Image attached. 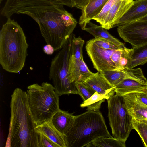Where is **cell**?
<instances>
[{"instance_id": "1", "label": "cell", "mask_w": 147, "mask_h": 147, "mask_svg": "<svg viewBox=\"0 0 147 147\" xmlns=\"http://www.w3.org/2000/svg\"><path fill=\"white\" fill-rule=\"evenodd\" d=\"M63 6L52 3L22 10L18 14L28 15L35 21L47 44L57 51L65 45L78 22Z\"/></svg>"}, {"instance_id": "2", "label": "cell", "mask_w": 147, "mask_h": 147, "mask_svg": "<svg viewBox=\"0 0 147 147\" xmlns=\"http://www.w3.org/2000/svg\"><path fill=\"white\" fill-rule=\"evenodd\" d=\"M11 117L6 147H37V132L30 113L27 92L16 88L11 95Z\"/></svg>"}, {"instance_id": "3", "label": "cell", "mask_w": 147, "mask_h": 147, "mask_svg": "<svg viewBox=\"0 0 147 147\" xmlns=\"http://www.w3.org/2000/svg\"><path fill=\"white\" fill-rule=\"evenodd\" d=\"M28 45L16 21L7 18L0 31V64L3 69L17 74L24 68Z\"/></svg>"}, {"instance_id": "4", "label": "cell", "mask_w": 147, "mask_h": 147, "mask_svg": "<svg viewBox=\"0 0 147 147\" xmlns=\"http://www.w3.org/2000/svg\"><path fill=\"white\" fill-rule=\"evenodd\" d=\"M64 136L67 147H83L100 137H112L99 111H87L75 116L72 126Z\"/></svg>"}, {"instance_id": "5", "label": "cell", "mask_w": 147, "mask_h": 147, "mask_svg": "<svg viewBox=\"0 0 147 147\" xmlns=\"http://www.w3.org/2000/svg\"><path fill=\"white\" fill-rule=\"evenodd\" d=\"M29 110L36 126L50 121L60 109L59 96L53 85L44 82L34 84L27 87Z\"/></svg>"}, {"instance_id": "6", "label": "cell", "mask_w": 147, "mask_h": 147, "mask_svg": "<svg viewBox=\"0 0 147 147\" xmlns=\"http://www.w3.org/2000/svg\"><path fill=\"white\" fill-rule=\"evenodd\" d=\"M71 34L65 45L52 59L49 68V78L59 96L70 94H78L75 83L68 78L70 59L72 55Z\"/></svg>"}, {"instance_id": "7", "label": "cell", "mask_w": 147, "mask_h": 147, "mask_svg": "<svg viewBox=\"0 0 147 147\" xmlns=\"http://www.w3.org/2000/svg\"><path fill=\"white\" fill-rule=\"evenodd\" d=\"M107 100L108 116L113 136L125 142L134 129L133 117L126 108L123 96L116 94Z\"/></svg>"}, {"instance_id": "8", "label": "cell", "mask_w": 147, "mask_h": 147, "mask_svg": "<svg viewBox=\"0 0 147 147\" xmlns=\"http://www.w3.org/2000/svg\"><path fill=\"white\" fill-rule=\"evenodd\" d=\"M119 36L133 47L147 44V20L135 21L118 26Z\"/></svg>"}, {"instance_id": "9", "label": "cell", "mask_w": 147, "mask_h": 147, "mask_svg": "<svg viewBox=\"0 0 147 147\" xmlns=\"http://www.w3.org/2000/svg\"><path fill=\"white\" fill-rule=\"evenodd\" d=\"M52 3L74 7L71 0H7L1 14L7 18L20 11Z\"/></svg>"}, {"instance_id": "10", "label": "cell", "mask_w": 147, "mask_h": 147, "mask_svg": "<svg viewBox=\"0 0 147 147\" xmlns=\"http://www.w3.org/2000/svg\"><path fill=\"white\" fill-rule=\"evenodd\" d=\"M127 77L115 87L116 94L123 96L134 92H145L147 79L140 68H128Z\"/></svg>"}, {"instance_id": "11", "label": "cell", "mask_w": 147, "mask_h": 147, "mask_svg": "<svg viewBox=\"0 0 147 147\" xmlns=\"http://www.w3.org/2000/svg\"><path fill=\"white\" fill-rule=\"evenodd\" d=\"M87 54L94 67L100 73L105 71L117 69L111 59V56L116 50L104 49L98 46L93 39L87 41L86 45Z\"/></svg>"}, {"instance_id": "12", "label": "cell", "mask_w": 147, "mask_h": 147, "mask_svg": "<svg viewBox=\"0 0 147 147\" xmlns=\"http://www.w3.org/2000/svg\"><path fill=\"white\" fill-rule=\"evenodd\" d=\"M134 0H116L111 7L102 26L109 30L116 26L119 20L134 4Z\"/></svg>"}, {"instance_id": "13", "label": "cell", "mask_w": 147, "mask_h": 147, "mask_svg": "<svg viewBox=\"0 0 147 147\" xmlns=\"http://www.w3.org/2000/svg\"><path fill=\"white\" fill-rule=\"evenodd\" d=\"M93 73L89 69L83 58L78 60L71 56L68 73V78L71 83L75 81L84 82Z\"/></svg>"}, {"instance_id": "14", "label": "cell", "mask_w": 147, "mask_h": 147, "mask_svg": "<svg viewBox=\"0 0 147 147\" xmlns=\"http://www.w3.org/2000/svg\"><path fill=\"white\" fill-rule=\"evenodd\" d=\"M83 83L109 98L114 95L115 93V87L111 85L98 72L93 73Z\"/></svg>"}, {"instance_id": "15", "label": "cell", "mask_w": 147, "mask_h": 147, "mask_svg": "<svg viewBox=\"0 0 147 147\" xmlns=\"http://www.w3.org/2000/svg\"><path fill=\"white\" fill-rule=\"evenodd\" d=\"M108 0H90L87 4L81 8V14L79 23L84 30L87 23L101 12Z\"/></svg>"}, {"instance_id": "16", "label": "cell", "mask_w": 147, "mask_h": 147, "mask_svg": "<svg viewBox=\"0 0 147 147\" xmlns=\"http://www.w3.org/2000/svg\"><path fill=\"white\" fill-rule=\"evenodd\" d=\"M126 108L133 118L139 120L147 119V105L139 101L133 93L123 96Z\"/></svg>"}, {"instance_id": "17", "label": "cell", "mask_w": 147, "mask_h": 147, "mask_svg": "<svg viewBox=\"0 0 147 147\" xmlns=\"http://www.w3.org/2000/svg\"><path fill=\"white\" fill-rule=\"evenodd\" d=\"M147 15V0H136L129 10L119 20L116 27L138 20Z\"/></svg>"}, {"instance_id": "18", "label": "cell", "mask_w": 147, "mask_h": 147, "mask_svg": "<svg viewBox=\"0 0 147 147\" xmlns=\"http://www.w3.org/2000/svg\"><path fill=\"white\" fill-rule=\"evenodd\" d=\"M75 116L67 111L60 109L50 120L54 127L61 134L65 135L71 128Z\"/></svg>"}, {"instance_id": "19", "label": "cell", "mask_w": 147, "mask_h": 147, "mask_svg": "<svg viewBox=\"0 0 147 147\" xmlns=\"http://www.w3.org/2000/svg\"><path fill=\"white\" fill-rule=\"evenodd\" d=\"M36 132L47 137L59 147H67L64 135L57 130L50 121L36 126Z\"/></svg>"}, {"instance_id": "20", "label": "cell", "mask_w": 147, "mask_h": 147, "mask_svg": "<svg viewBox=\"0 0 147 147\" xmlns=\"http://www.w3.org/2000/svg\"><path fill=\"white\" fill-rule=\"evenodd\" d=\"M92 35L96 38H102L110 41L115 44L120 49L125 46L123 43L114 37L101 26L96 25L90 21L87 24L84 30Z\"/></svg>"}, {"instance_id": "21", "label": "cell", "mask_w": 147, "mask_h": 147, "mask_svg": "<svg viewBox=\"0 0 147 147\" xmlns=\"http://www.w3.org/2000/svg\"><path fill=\"white\" fill-rule=\"evenodd\" d=\"M132 48L133 52L130 63L128 67L129 69L143 65L147 62V44Z\"/></svg>"}, {"instance_id": "22", "label": "cell", "mask_w": 147, "mask_h": 147, "mask_svg": "<svg viewBox=\"0 0 147 147\" xmlns=\"http://www.w3.org/2000/svg\"><path fill=\"white\" fill-rule=\"evenodd\" d=\"M128 68L104 71L100 73L113 86L115 87L128 76Z\"/></svg>"}, {"instance_id": "23", "label": "cell", "mask_w": 147, "mask_h": 147, "mask_svg": "<svg viewBox=\"0 0 147 147\" xmlns=\"http://www.w3.org/2000/svg\"><path fill=\"white\" fill-rule=\"evenodd\" d=\"M109 98L96 92L94 94L89 98L81 104L80 106L82 108L87 107V111H99L101 104L105 99Z\"/></svg>"}, {"instance_id": "24", "label": "cell", "mask_w": 147, "mask_h": 147, "mask_svg": "<svg viewBox=\"0 0 147 147\" xmlns=\"http://www.w3.org/2000/svg\"><path fill=\"white\" fill-rule=\"evenodd\" d=\"M86 147H125V142L115 138L102 137L96 139Z\"/></svg>"}, {"instance_id": "25", "label": "cell", "mask_w": 147, "mask_h": 147, "mask_svg": "<svg viewBox=\"0 0 147 147\" xmlns=\"http://www.w3.org/2000/svg\"><path fill=\"white\" fill-rule=\"evenodd\" d=\"M84 43V40L80 36L76 37L73 35L71 42L72 56L78 60L83 58L82 49Z\"/></svg>"}, {"instance_id": "26", "label": "cell", "mask_w": 147, "mask_h": 147, "mask_svg": "<svg viewBox=\"0 0 147 147\" xmlns=\"http://www.w3.org/2000/svg\"><path fill=\"white\" fill-rule=\"evenodd\" d=\"M75 83L78 90V94L80 96L83 101L89 98L96 92L83 83L75 81Z\"/></svg>"}, {"instance_id": "27", "label": "cell", "mask_w": 147, "mask_h": 147, "mask_svg": "<svg viewBox=\"0 0 147 147\" xmlns=\"http://www.w3.org/2000/svg\"><path fill=\"white\" fill-rule=\"evenodd\" d=\"M133 124L134 129L139 135L144 146L147 147V125L134 119Z\"/></svg>"}, {"instance_id": "28", "label": "cell", "mask_w": 147, "mask_h": 147, "mask_svg": "<svg viewBox=\"0 0 147 147\" xmlns=\"http://www.w3.org/2000/svg\"><path fill=\"white\" fill-rule=\"evenodd\" d=\"M133 49H129L125 47L122 49L121 57L118 69L128 68L131 58Z\"/></svg>"}, {"instance_id": "29", "label": "cell", "mask_w": 147, "mask_h": 147, "mask_svg": "<svg viewBox=\"0 0 147 147\" xmlns=\"http://www.w3.org/2000/svg\"><path fill=\"white\" fill-rule=\"evenodd\" d=\"M116 0H108L107 2L100 13L93 18L102 26L108 14L112 5Z\"/></svg>"}, {"instance_id": "30", "label": "cell", "mask_w": 147, "mask_h": 147, "mask_svg": "<svg viewBox=\"0 0 147 147\" xmlns=\"http://www.w3.org/2000/svg\"><path fill=\"white\" fill-rule=\"evenodd\" d=\"M37 132V147H59L46 136L40 133Z\"/></svg>"}, {"instance_id": "31", "label": "cell", "mask_w": 147, "mask_h": 147, "mask_svg": "<svg viewBox=\"0 0 147 147\" xmlns=\"http://www.w3.org/2000/svg\"><path fill=\"white\" fill-rule=\"evenodd\" d=\"M95 44L101 48L109 50H117L120 49L113 42L102 38L93 39Z\"/></svg>"}, {"instance_id": "32", "label": "cell", "mask_w": 147, "mask_h": 147, "mask_svg": "<svg viewBox=\"0 0 147 147\" xmlns=\"http://www.w3.org/2000/svg\"><path fill=\"white\" fill-rule=\"evenodd\" d=\"M122 49L115 50L110 57L111 61L115 64L117 69H119V67Z\"/></svg>"}, {"instance_id": "33", "label": "cell", "mask_w": 147, "mask_h": 147, "mask_svg": "<svg viewBox=\"0 0 147 147\" xmlns=\"http://www.w3.org/2000/svg\"><path fill=\"white\" fill-rule=\"evenodd\" d=\"M133 93L137 99L147 105V88L145 92Z\"/></svg>"}, {"instance_id": "34", "label": "cell", "mask_w": 147, "mask_h": 147, "mask_svg": "<svg viewBox=\"0 0 147 147\" xmlns=\"http://www.w3.org/2000/svg\"><path fill=\"white\" fill-rule=\"evenodd\" d=\"M74 7L80 9L88 3L90 0H71Z\"/></svg>"}, {"instance_id": "35", "label": "cell", "mask_w": 147, "mask_h": 147, "mask_svg": "<svg viewBox=\"0 0 147 147\" xmlns=\"http://www.w3.org/2000/svg\"><path fill=\"white\" fill-rule=\"evenodd\" d=\"M43 50L44 52L47 55L52 54L55 51L51 45L47 44L43 47Z\"/></svg>"}, {"instance_id": "36", "label": "cell", "mask_w": 147, "mask_h": 147, "mask_svg": "<svg viewBox=\"0 0 147 147\" xmlns=\"http://www.w3.org/2000/svg\"><path fill=\"white\" fill-rule=\"evenodd\" d=\"M147 20V15L144 17H143L140 18V19L136 21H145Z\"/></svg>"}, {"instance_id": "37", "label": "cell", "mask_w": 147, "mask_h": 147, "mask_svg": "<svg viewBox=\"0 0 147 147\" xmlns=\"http://www.w3.org/2000/svg\"><path fill=\"white\" fill-rule=\"evenodd\" d=\"M138 121H141L145 124H146V125H147V119H144V120H137Z\"/></svg>"}]
</instances>
